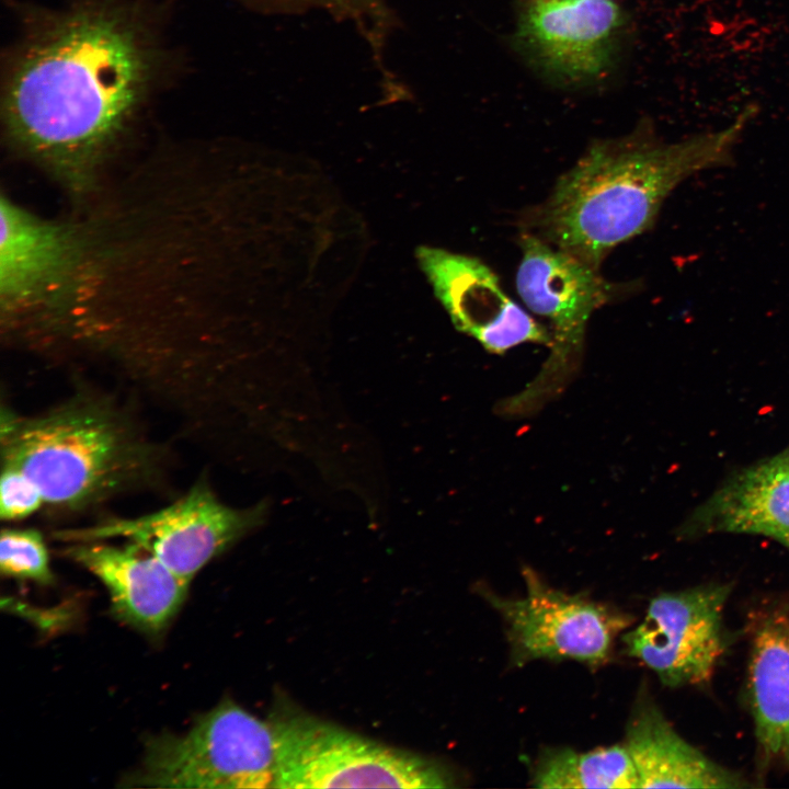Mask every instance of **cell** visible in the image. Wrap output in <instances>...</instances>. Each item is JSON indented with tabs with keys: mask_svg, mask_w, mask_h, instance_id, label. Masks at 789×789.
I'll return each mask as SVG.
<instances>
[{
	"mask_svg": "<svg viewBox=\"0 0 789 789\" xmlns=\"http://www.w3.org/2000/svg\"><path fill=\"white\" fill-rule=\"evenodd\" d=\"M718 534L763 536L789 551V457L786 449L730 472L676 530L682 540Z\"/></svg>",
	"mask_w": 789,
	"mask_h": 789,
	"instance_id": "obj_12",
	"label": "cell"
},
{
	"mask_svg": "<svg viewBox=\"0 0 789 789\" xmlns=\"http://www.w3.org/2000/svg\"><path fill=\"white\" fill-rule=\"evenodd\" d=\"M267 510L266 501L249 508L230 507L207 485L198 483L153 513L114 517L90 527L58 531L56 537L71 542L126 539L191 583L211 559L261 525Z\"/></svg>",
	"mask_w": 789,
	"mask_h": 789,
	"instance_id": "obj_8",
	"label": "cell"
},
{
	"mask_svg": "<svg viewBox=\"0 0 789 789\" xmlns=\"http://www.w3.org/2000/svg\"><path fill=\"white\" fill-rule=\"evenodd\" d=\"M519 245L516 289L527 308L550 323L551 354L529 387L510 399V412L535 407L553 392L578 364L591 316L620 290L597 267L531 232L522 236Z\"/></svg>",
	"mask_w": 789,
	"mask_h": 789,
	"instance_id": "obj_6",
	"label": "cell"
},
{
	"mask_svg": "<svg viewBox=\"0 0 789 789\" xmlns=\"http://www.w3.org/2000/svg\"><path fill=\"white\" fill-rule=\"evenodd\" d=\"M626 746L639 788H742L744 779L682 737L648 693L641 691L626 727Z\"/></svg>",
	"mask_w": 789,
	"mask_h": 789,
	"instance_id": "obj_16",
	"label": "cell"
},
{
	"mask_svg": "<svg viewBox=\"0 0 789 789\" xmlns=\"http://www.w3.org/2000/svg\"><path fill=\"white\" fill-rule=\"evenodd\" d=\"M415 255L455 328L485 351L503 354L527 342L551 345L548 329L505 294L481 260L425 245Z\"/></svg>",
	"mask_w": 789,
	"mask_h": 789,
	"instance_id": "obj_11",
	"label": "cell"
},
{
	"mask_svg": "<svg viewBox=\"0 0 789 789\" xmlns=\"http://www.w3.org/2000/svg\"><path fill=\"white\" fill-rule=\"evenodd\" d=\"M79 249V238L71 227L39 219L2 198V307L18 310L48 297L72 272Z\"/></svg>",
	"mask_w": 789,
	"mask_h": 789,
	"instance_id": "obj_14",
	"label": "cell"
},
{
	"mask_svg": "<svg viewBox=\"0 0 789 789\" xmlns=\"http://www.w3.org/2000/svg\"><path fill=\"white\" fill-rule=\"evenodd\" d=\"M747 695L764 765L789 773V610L768 607L751 621Z\"/></svg>",
	"mask_w": 789,
	"mask_h": 789,
	"instance_id": "obj_15",
	"label": "cell"
},
{
	"mask_svg": "<svg viewBox=\"0 0 789 789\" xmlns=\"http://www.w3.org/2000/svg\"><path fill=\"white\" fill-rule=\"evenodd\" d=\"M283 2H293L299 4H311L330 10L334 14L347 16L359 24L361 27L366 26L378 19L385 8L380 4L381 0H276Z\"/></svg>",
	"mask_w": 789,
	"mask_h": 789,
	"instance_id": "obj_20",
	"label": "cell"
},
{
	"mask_svg": "<svg viewBox=\"0 0 789 789\" xmlns=\"http://www.w3.org/2000/svg\"><path fill=\"white\" fill-rule=\"evenodd\" d=\"M45 503L35 482L22 470L2 465L0 480V517L3 521L22 519Z\"/></svg>",
	"mask_w": 789,
	"mask_h": 789,
	"instance_id": "obj_19",
	"label": "cell"
},
{
	"mask_svg": "<svg viewBox=\"0 0 789 789\" xmlns=\"http://www.w3.org/2000/svg\"><path fill=\"white\" fill-rule=\"evenodd\" d=\"M754 114L751 106L722 130L677 142L659 139L649 123L626 136L594 141L529 213L526 231L599 268L614 248L653 226L679 183L729 165Z\"/></svg>",
	"mask_w": 789,
	"mask_h": 789,
	"instance_id": "obj_2",
	"label": "cell"
},
{
	"mask_svg": "<svg viewBox=\"0 0 789 789\" xmlns=\"http://www.w3.org/2000/svg\"><path fill=\"white\" fill-rule=\"evenodd\" d=\"M270 721L276 745L274 788L450 786L451 780L439 764L304 712H277Z\"/></svg>",
	"mask_w": 789,
	"mask_h": 789,
	"instance_id": "obj_5",
	"label": "cell"
},
{
	"mask_svg": "<svg viewBox=\"0 0 789 789\" xmlns=\"http://www.w3.org/2000/svg\"><path fill=\"white\" fill-rule=\"evenodd\" d=\"M522 574L526 593L519 598H504L480 587L506 625L511 663L523 666L544 659L603 665L631 617L586 596L556 590L529 567Z\"/></svg>",
	"mask_w": 789,
	"mask_h": 789,
	"instance_id": "obj_7",
	"label": "cell"
},
{
	"mask_svg": "<svg viewBox=\"0 0 789 789\" xmlns=\"http://www.w3.org/2000/svg\"><path fill=\"white\" fill-rule=\"evenodd\" d=\"M79 541L65 553L106 587L114 614L149 633L162 632L178 614L190 583L138 546Z\"/></svg>",
	"mask_w": 789,
	"mask_h": 789,
	"instance_id": "obj_13",
	"label": "cell"
},
{
	"mask_svg": "<svg viewBox=\"0 0 789 789\" xmlns=\"http://www.w3.org/2000/svg\"><path fill=\"white\" fill-rule=\"evenodd\" d=\"M537 788H639L632 759L622 744L590 752L546 748L533 775Z\"/></svg>",
	"mask_w": 789,
	"mask_h": 789,
	"instance_id": "obj_17",
	"label": "cell"
},
{
	"mask_svg": "<svg viewBox=\"0 0 789 789\" xmlns=\"http://www.w3.org/2000/svg\"><path fill=\"white\" fill-rule=\"evenodd\" d=\"M0 570L5 576L52 583L54 578L42 534L33 528L2 529Z\"/></svg>",
	"mask_w": 789,
	"mask_h": 789,
	"instance_id": "obj_18",
	"label": "cell"
},
{
	"mask_svg": "<svg viewBox=\"0 0 789 789\" xmlns=\"http://www.w3.org/2000/svg\"><path fill=\"white\" fill-rule=\"evenodd\" d=\"M624 23L611 0H527L518 15L515 43L551 77L587 81L610 68Z\"/></svg>",
	"mask_w": 789,
	"mask_h": 789,
	"instance_id": "obj_10",
	"label": "cell"
},
{
	"mask_svg": "<svg viewBox=\"0 0 789 789\" xmlns=\"http://www.w3.org/2000/svg\"><path fill=\"white\" fill-rule=\"evenodd\" d=\"M2 465L31 478L45 503L79 508L114 495L147 473L148 446L105 403L77 399L32 419L7 421Z\"/></svg>",
	"mask_w": 789,
	"mask_h": 789,
	"instance_id": "obj_3",
	"label": "cell"
},
{
	"mask_svg": "<svg viewBox=\"0 0 789 789\" xmlns=\"http://www.w3.org/2000/svg\"><path fill=\"white\" fill-rule=\"evenodd\" d=\"M786 451H787V454H788V457H789V447H787V448H786Z\"/></svg>",
	"mask_w": 789,
	"mask_h": 789,
	"instance_id": "obj_21",
	"label": "cell"
},
{
	"mask_svg": "<svg viewBox=\"0 0 789 789\" xmlns=\"http://www.w3.org/2000/svg\"><path fill=\"white\" fill-rule=\"evenodd\" d=\"M731 588L710 583L658 595L642 621L622 634L625 653L664 686L708 683L728 647L723 613Z\"/></svg>",
	"mask_w": 789,
	"mask_h": 789,
	"instance_id": "obj_9",
	"label": "cell"
},
{
	"mask_svg": "<svg viewBox=\"0 0 789 789\" xmlns=\"http://www.w3.org/2000/svg\"><path fill=\"white\" fill-rule=\"evenodd\" d=\"M153 56L122 9L81 3L49 18L19 49L3 115L15 144L83 186L147 95Z\"/></svg>",
	"mask_w": 789,
	"mask_h": 789,
	"instance_id": "obj_1",
	"label": "cell"
},
{
	"mask_svg": "<svg viewBox=\"0 0 789 789\" xmlns=\"http://www.w3.org/2000/svg\"><path fill=\"white\" fill-rule=\"evenodd\" d=\"M276 745L271 721L232 700L202 714L183 734L150 737L142 762L123 787L168 789L274 788Z\"/></svg>",
	"mask_w": 789,
	"mask_h": 789,
	"instance_id": "obj_4",
	"label": "cell"
}]
</instances>
